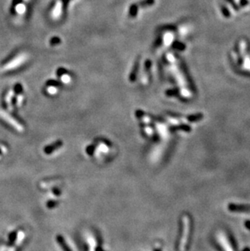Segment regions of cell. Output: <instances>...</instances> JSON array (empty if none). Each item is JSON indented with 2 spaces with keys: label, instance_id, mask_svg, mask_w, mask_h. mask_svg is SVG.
<instances>
[{
  "label": "cell",
  "instance_id": "cell-1",
  "mask_svg": "<svg viewBox=\"0 0 250 251\" xmlns=\"http://www.w3.org/2000/svg\"><path fill=\"white\" fill-rule=\"evenodd\" d=\"M183 222H184V226H183V234H182L181 241H180V249L184 250V248L185 246L186 241L188 240V234L190 231V220L188 219V215H184L183 217Z\"/></svg>",
  "mask_w": 250,
  "mask_h": 251
},
{
  "label": "cell",
  "instance_id": "cell-7",
  "mask_svg": "<svg viewBox=\"0 0 250 251\" xmlns=\"http://www.w3.org/2000/svg\"><path fill=\"white\" fill-rule=\"evenodd\" d=\"M201 118V116H191V117L188 118V120H190V121H192V122H193V121H195V120H196V121H197V120H199Z\"/></svg>",
  "mask_w": 250,
  "mask_h": 251
},
{
  "label": "cell",
  "instance_id": "cell-2",
  "mask_svg": "<svg viewBox=\"0 0 250 251\" xmlns=\"http://www.w3.org/2000/svg\"><path fill=\"white\" fill-rule=\"evenodd\" d=\"M228 210L230 211H250V206L247 205H237V204H229Z\"/></svg>",
  "mask_w": 250,
  "mask_h": 251
},
{
  "label": "cell",
  "instance_id": "cell-8",
  "mask_svg": "<svg viewBox=\"0 0 250 251\" xmlns=\"http://www.w3.org/2000/svg\"><path fill=\"white\" fill-rule=\"evenodd\" d=\"M146 132L148 133V134H151L152 133V130L150 129V128H148V127H146Z\"/></svg>",
  "mask_w": 250,
  "mask_h": 251
},
{
  "label": "cell",
  "instance_id": "cell-6",
  "mask_svg": "<svg viewBox=\"0 0 250 251\" xmlns=\"http://www.w3.org/2000/svg\"><path fill=\"white\" fill-rule=\"evenodd\" d=\"M24 237V233L23 232H20L19 234H18L17 240H16L15 243H16V244H20V243H21V241L23 240Z\"/></svg>",
  "mask_w": 250,
  "mask_h": 251
},
{
  "label": "cell",
  "instance_id": "cell-5",
  "mask_svg": "<svg viewBox=\"0 0 250 251\" xmlns=\"http://www.w3.org/2000/svg\"><path fill=\"white\" fill-rule=\"evenodd\" d=\"M98 147H99L98 149H99L100 151H103V152L107 153L108 151H109V148H108V146H107V145L104 143H99V145L98 146Z\"/></svg>",
  "mask_w": 250,
  "mask_h": 251
},
{
  "label": "cell",
  "instance_id": "cell-4",
  "mask_svg": "<svg viewBox=\"0 0 250 251\" xmlns=\"http://www.w3.org/2000/svg\"><path fill=\"white\" fill-rule=\"evenodd\" d=\"M62 145V143L61 142H57V143L54 144L53 145H51L50 146H48V147H46V148L45 149V152L46 153V154H50V153L52 152V150H55V147H59V146H61Z\"/></svg>",
  "mask_w": 250,
  "mask_h": 251
},
{
  "label": "cell",
  "instance_id": "cell-3",
  "mask_svg": "<svg viewBox=\"0 0 250 251\" xmlns=\"http://www.w3.org/2000/svg\"><path fill=\"white\" fill-rule=\"evenodd\" d=\"M0 114L2 115V118L4 119L5 120H7V121L10 125H12L13 127H15V129H17L18 131H23V127H22V125H20V124H18V123L16 122L15 120H13L12 118H11V117L9 116V115H7V114L4 113V112H1Z\"/></svg>",
  "mask_w": 250,
  "mask_h": 251
}]
</instances>
